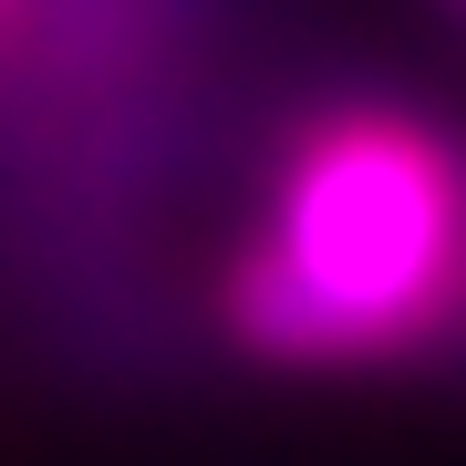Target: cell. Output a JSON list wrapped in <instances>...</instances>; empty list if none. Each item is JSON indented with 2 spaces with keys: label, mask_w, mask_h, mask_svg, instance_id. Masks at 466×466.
I'll return each instance as SVG.
<instances>
[{
  "label": "cell",
  "mask_w": 466,
  "mask_h": 466,
  "mask_svg": "<svg viewBox=\"0 0 466 466\" xmlns=\"http://www.w3.org/2000/svg\"><path fill=\"white\" fill-rule=\"evenodd\" d=\"M466 177L425 125L342 115L280 167L259 249L228 280V332L269 363L404 352L456 300Z\"/></svg>",
  "instance_id": "6da1fadb"
}]
</instances>
